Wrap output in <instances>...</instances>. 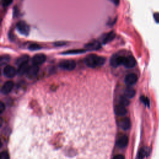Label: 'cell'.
I'll use <instances>...</instances> for the list:
<instances>
[{
  "instance_id": "6da1fadb",
  "label": "cell",
  "mask_w": 159,
  "mask_h": 159,
  "mask_svg": "<svg viewBox=\"0 0 159 159\" xmlns=\"http://www.w3.org/2000/svg\"><path fill=\"white\" fill-rule=\"evenodd\" d=\"M106 62V59L103 57L98 56L95 54H90L84 59L87 66L90 68H96L103 65Z\"/></svg>"
},
{
  "instance_id": "7a4b0ae2",
  "label": "cell",
  "mask_w": 159,
  "mask_h": 159,
  "mask_svg": "<svg viewBox=\"0 0 159 159\" xmlns=\"http://www.w3.org/2000/svg\"><path fill=\"white\" fill-rule=\"evenodd\" d=\"M59 67L60 68L63 70L72 71L75 68L76 62L72 60H63L61 62H60Z\"/></svg>"
},
{
  "instance_id": "3957f363",
  "label": "cell",
  "mask_w": 159,
  "mask_h": 159,
  "mask_svg": "<svg viewBox=\"0 0 159 159\" xmlns=\"http://www.w3.org/2000/svg\"><path fill=\"white\" fill-rule=\"evenodd\" d=\"M16 29L19 33L23 36H27L30 32L29 26L24 21H19L16 24Z\"/></svg>"
},
{
  "instance_id": "277c9868",
  "label": "cell",
  "mask_w": 159,
  "mask_h": 159,
  "mask_svg": "<svg viewBox=\"0 0 159 159\" xmlns=\"http://www.w3.org/2000/svg\"><path fill=\"white\" fill-rule=\"evenodd\" d=\"M124 59V56H119V55H114L110 60V63L112 67H118L119 65L123 64V62Z\"/></svg>"
},
{
  "instance_id": "5b68a950",
  "label": "cell",
  "mask_w": 159,
  "mask_h": 159,
  "mask_svg": "<svg viewBox=\"0 0 159 159\" xmlns=\"http://www.w3.org/2000/svg\"><path fill=\"white\" fill-rule=\"evenodd\" d=\"M39 68L38 65H33L29 67L27 72H26V76L29 79H33L35 78L39 73Z\"/></svg>"
},
{
  "instance_id": "8992f818",
  "label": "cell",
  "mask_w": 159,
  "mask_h": 159,
  "mask_svg": "<svg viewBox=\"0 0 159 159\" xmlns=\"http://www.w3.org/2000/svg\"><path fill=\"white\" fill-rule=\"evenodd\" d=\"M17 73L16 68L13 66L7 65L5 67L3 70L4 75L7 78H13Z\"/></svg>"
},
{
  "instance_id": "52a82bcc",
  "label": "cell",
  "mask_w": 159,
  "mask_h": 159,
  "mask_svg": "<svg viewBox=\"0 0 159 159\" xmlns=\"http://www.w3.org/2000/svg\"><path fill=\"white\" fill-rule=\"evenodd\" d=\"M122 65L126 68H132L136 65V60L132 56L124 57Z\"/></svg>"
},
{
  "instance_id": "ba28073f",
  "label": "cell",
  "mask_w": 159,
  "mask_h": 159,
  "mask_svg": "<svg viewBox=\"0 0 159 159\" xmlns=\"http://www.w3.org/2000/svg\"><path fill=\"white\" fill-rule=\"evenodd\" d=\"M46 56L43 54H38L35 55L32 59V62L33 65H39L44 63L46 60Z\"/></svg>"
},
{
  "instance_id": "9c48e42d",
  "label": "cell",
  "mask_w": 159,
  "mask_h": 159,
  "mask_svg": "<svg viewBox=\"0 0 159 159\" xmlns=\"http://www.w3.org/2000/svg\"><path fill=\"white\" fill-rule=\"evenodd\" d=\"M137 76L135 73H129L128 75H127L125 77V83L128 86H132L133 84H135L137 81Z\"/></svg>"
},
{
  "instance_id": "30bf717a",
  "label": "cell",
  "mask_w": 159,
  "mask_h": 159,
  "mask_svg": "<svg viewBox=\"0 0 159 159\" xmlns=\"http://www.w3.org/2000/svg\"><path fill=\"white\" fill-rule=\"evenodd\" d=\"M101 43L98 40H93L85 45L86 49L88 50H97L101 48Z\"/></svg>"
},
{
  "instance_id": "8fae6325",
  "label": "cell",
  "mask_w": 159,
  "mask_h": 159,
  "mask_svg": "<svg viewBox=\"0 0 159 159\" xmlns=\"http://www.w3.org/2000/svg\"><path fill=\"white\" fill-rule=\"evenodd\" d=\"M14 87V83L11 81H6L2 88V93L3 94H6L9 93L12 91Z\"/></svg>"
},
{
  "instance_id": "7c38bea8",
  "label": "cell",
  "mask_w": 159,
  "mask_h": 159,
  "mask_svg": "<svg viewBox=\"0 0 159 159\" xmlns=\"http://www.w3.org/2000/svg\"><path fill=\"white\" fill-rule=\"evenodd\" d=\"M119 125L123 130H128L131 128V122L128 118H124L120 120Z\"/></svg>"
},
{
  "instance_id": "4fadbf2b",
  "label": "cell",
  "mask_w": 159,
  "mask_h": 159,
  "mask_svg": "<svg viewBox=\"0 0 159 159\" xmlns=\"http://www.w3.org/2000/svg\"><path fill=\"white\" fill-rule=\"evenodd\" d=\"M129 143V139L128 137L126 135H122L120 137L116 142V144L120 148H124L128 145Z\"/></svg>"
},
{
  "instance_id": "5bb4252c",
  "label": "cell",
  "mask_w": 159,
  "mask_h": 159,
  "mask_svg": "<svg viewBox=\"0 0 159 159\" xmlns=\"http://www.w3.org/2000/svg\"><path fill=\"white\" fill-rule=\"evenodd\" d=\"M114 112L115 114L117 116H124L127 113V110L126 108V107L122 106L121 104L117 105L114 108Z\"/></svg>"
},
{
  "instance_id": "9a60e30c",
  "label": "cell",
  "mask_w": 159,
  "mask_h": 159,
  "mask_svg": "<svg viewBox=\"0 0 159 159\" xmlns=\"http://www.w3.org/2000/svg\"><path fill=\"white\" fill-rule=\"evenodd\" d=\"M29 59V57L27 55H23L17 59L16 63L17 65L20 66L21 65L25 64V63H27Z\"/></svg>"
},
{
  "instance_id": "2e32d148",
  "label": "cell",
  "mask_w": 159,
  "mask_h": 159,
  "mask_svg": "<svg viewBox=\"0 0 159 159\" xmlns=\"http://www.w3.org/2000/svg\"><path fill=\"white\" fill-rule=\"evenodd\" d=\"M124 96L128 98H133L135 94V91L132 87H128L124 90Z\"/></svg>"
},
{
  "instance_id": "e0dca14e",
  "label": "cell",
  "mask_w": 159,
  "mask_h": 159,
  "mask_svg": "<svg viewBox=\"0 0 159 159\" xmlns=\"http://www.w3.org/2000/svg\"><path fill=\"white\" fill-rule=\"evenodd\" d=\"M115 37V33L114 32H110V33L106 34L103 39V44H107L108 42H111L113 40V39Z\"/></svg>"
},
{
  "instance_id": "ac0fdd59",
  "label": "cell",
  "mask_w": 159,
  "mask_h": 159,
  "mask_svg": "<svg viewBox=\"0 0 159 159\" xmlns=\"http://www.w3.org/2000/svg\"><path fill=\"white\" fill-rule=\"evenodd\" d=\"M149 151L147 148H142L141 149L137 155V159H144L149 154Z\"/></svg>"
},
{
  "instance_id": "d6986e66",
  "label": "cell",
  "mask_w": 159,
  "mask_h": 159,
  "mask_svg": "<svg viewBox=\"0 0 159 159\" xmlns=\"http://www.w3.org/2000/svg\"><path fill=\"white\" fill-rule=\"evenodd\" d=\"M29 66L27 65V63H25V64L23 65H21L20 66H19L18 70H17V73L20 75H23L24 74L26 73L28 68H29Z\"/></svg>"
},
{
  "instance_id": "ffe728a7",
  "label": "cell",
  "mask_w": 159,
  "mask_h": 159,
  "mask_svg": "<svg viewBox=\"0 0 159 159\" xmlns=\"http://www.w3.org/2000/svg\"><path fill=\"white\" fill-rule=\"evenodd\" d=\"M85 50H83V49H77V50H68L67 52H65L62 53L63 54H81V53L85 52Z\"/></svg>"
},
{
  "instance_id": "44dd1931",
  "label": "cell",
  "mask_w": 159,
  "mask_h": 159,
  "mask_svg": "<svg viewBox=\"0 0 159 159\" xmlns=\"http://www.w3.org/2000/svg\"><path fill=\"white\" fill-rule=\"evenodd\" d=\"M119 103L120 104L124 106V107H127V106H128L129 104V101L128 100V98L124 97H121L119 98Z\"/></svg>"
},
{
  "instance_id": "7402d4cb",
  "label": "cell",
  "mask_w": 159,
  "mask_h": 159,
  "mask_svg": "<svg viewBox=\"0 0 159 159\" xmlns=\"http://www.w3.org/2000/svg\"><path fill=\"white\" fill-rule=\"evenodd\" d=\"M141 101L147 107H150V101L148 99L147 97H145L144 96H142L141 97Z\"/></svg>"
},
{
  "instance_id": "603a6c76",
  "label": "cell",
  "mask_w": 159,
  "mask_h": 159,
  "mask_svg": "<svg viewBox=\"0 0 159 159\" xmlns=\"http://www.w3.org/2000/svg\"><path fill=\"white\" fill-rule=\"evenodd\" d=\"M28 49L30 50H37L40 49H41V47L36 44H30L29 45V46L28 47Z\"/></svg>"
},
{
  "instance_id": "cb8c5ba5",
  "label": "cell",
  "mask_w": 159,
  "mask_h": 159,
  "mask_svg": "<svg viewBox=\"0 0 159 159\" xmlns=\"http://www.w3.org/2000/svg\"><path fill=\"white\" fill-rule=\"evenodd\" d=\"M9 60H10V57L9 56H2L1 57V65H3L4 64H6V63H8Z\"/></svg>"
},
{
  "instance_id": "d4e9b609",
  "label": "cell",
  "mask_w": 159,
  "mask_h": 159,
  "mask_svg": "<svg viewBox=\"0 0 159 159\" xmlns=\"http://www.w3.org/2000/svg\"><path fill=\"white\" fill-rule=\"evenodd\" d=\"M13 2V0H3V2H2V5L3 6H8L9 5H10Z\"/></svg>"
},
{
  "instance_id": "484cf974",
  "label": "cell",
  "mask_w": 159,
  "mask_h": 159,
  "mask_svg": "<svg viewBox=\"0 0 159 159\" xmlns=\"http://www.w3.org/2000/svg\"><path fill=\"white\" fill-rule=\"evenodd\" d=\"M0 159H9L8 154L5 151L2 152L1 155H0Z\"/></svg>"
},
{
  "instance_id": "4316f807",
  "label": "cell",
  "mask_w": 159,
  "mask_h": 159,
  "mask_svg": "<svg viewBox=\"0 0 159 159\" xmlns=\"http://www.w3.org/2000/svg\"><path fill=\"white\" fill-rule=\"evenodd\" d=\"M5 110V105L3 102L0 103V113H3Z\"/></svg>"
},
{
  "instance_id": "83f0119b",
  "label": "cell",
  "mask_w": 159,
  "mask_h": 159,
  "mask_svg": "<svg viewBox=\"0 0 159 159\" xmlns=\"http://www.w3.org/2000/svg\"><path fill=\"white\" fill-rule=\"evenodd\" d=\"M154 17L155 21V22L159 23V13H155L154 14Z\"/></svg>"
},
{
  "instance_id": "f1b7e54d",
  "label": "cell",
  "mask_w": 159,
  "mask_h": 159,
  "mask_svg": "<svg viewBox=\"0 0 159 159\" xmlns=\"http://www.w3.org/2000/svg\"><path fill=\"white\" fill-rule=\"evenodd\" d=\"M109 1L116 6H118L120 2V0H109Z\"/></svg>"
},
{
  "instance_id": "f546056e",
  "label": "cell",
  "mask_w": 159,
  "mask_h": 159,
  "mask_svg": "<svg viewBox=\"0 0 159 159\" xmlns=\"http://www.w3.org/2000/svg\"><path fill=\"white\" fill-rule=\"evenodd\" d=\"M113 159H125V157L122 155H117L113 158Z\"/></svg>"
},
{
  "instance_id": "4dcf8cb0",
  "label": "cell",
  "mask_w": 159,
  "mask_h": 159,
  "mask_svg": "<svg viewBox=\"0 0 159 159\" xmlns=\"http://www.w3.org/2000/svg\"><path fill=\"white\" fill-rule=\"evenodd\" d=\"M65 44V42H56V43H55V45L56 46H63Z\"/></svg>"
}]
</instances>
